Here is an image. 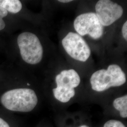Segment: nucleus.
Instances as JSON below:
<instances>
[{"instance_id": "1", "label": "nucleus", "mask_w": 127, "mask_h": 127, "mask_svg": "<svg viewBox=\"0 0 127 127\" xmlns=\"http://www.w3.org/2000/svg\"><path fill=\"white\" fill-rule=\"evenodd\" d=\"M1 104L6 109L19 112H29L38 103L35 91L28 88L10 90L4 93L0 97Z\"/></svg>"}, {"instance_id": "2", "label": "nucleus", "mask_w": 127, "mask_h": 127, "mask_svg": "<svg viewBox=\"0 0 127 127\" xmlns=\"http://www.w3.org/2000/svg\"><path fill=\"white\" fill-rule=\"evenodd\" d=\"M126 75L117 64H111L106 69L97 70L90 78L91 88L97 92H103L111 87L122 86L126 82Z\"/></svg>"}, {"instance_id": "3", "label": "nucleus", "mask_w": 127, "mask_h": 127, "mask_svg": "<svg viewBox=\"0 0 127 127\" xmlns=\"http://www.w3.org/2000/svg\"><path fill=\"white\" fill-rule=\"evenodd\" d=\"M17 44L20 56L26 63L35 65L41 62L43 49L36 34L32 32H22L18 35Z\"/></svg>"}, {"instance_id": "4", "label": "nucleus", "mask_w": 127, "mask_h": 127, "mask_svg": "<svg viewBox=\"0 0 127 127\" xmlns=\"http://www.w3.org/2000/svg\"><path fill=\"white\" fill-rule=\"evenodd\" d=\"M57 87L53 89L55 98L62 103H67L75 94L74 88L79 85L81 78L73 69L64 70L56 75Z\"/></svg>"}, {"instance_id": "5", "label": "nucleus", "mask_w": 127, "mask_h": 127, "mask_svg": "<svg viewBox=\"0 0 127 127\" xmlns=\"http://www.w3.org/2000/svg\"><path fill=\"white\" fill-rule=\"evenodd\" d=\"M73 27L77 33L82 37L89 35L93 39L98 40L104 34V27L93 12L78 16L74 20Z\"/></svg>"}, {"instance_id": "6", "label": "nucleus", "mask_w": 127, "mask_h": 127, "mask_svg": "<svg viewBox=\"0 0 127 127\" xmlns=\"http://www.w3.org/2000/svg\"><path fill=\"white\" fill-rule=\"evenodd\" d=\"M62 45L66 53L73 59L85 62L91 55V50L86 41L77 33L69 32L62 40Z\"/></svg>"}, {"instance_id": "7", "label": "nucleus", "mask_w": 127, "mask_h": 127, "mask_svg": "<svg viewBox=\"0 0 127 127\" xmlns=\"http://www.w3.org/2000/svg\"><path fill=\"white\" fill-rule=\"evenodd\" d=\"M95 14L104 27L112 25L120 18L123 13L121 5L110 0H99L95 5Z\"/></svg>"}, {"instance_id": "8", "label": "nucleus", "mask_w": 127, "mask_h": 127, "mask_svg": "<svg viewBox=\"0 0 127 127\" xmlns=\"http://www.w3.org/2000/svg\"><path fill=\"white\" fill-rule=\"evenodd\" d=\"M0 7L8 12L16 14L21 10L23 6L19 0H0Z\"/></svg>"}, {"instance_id": "9", "label": "nucleus", "mask_w": 127, "mask_h": 127, "mask_svg": "<svg viewBox=\"0 0 127 127\" xmlns=\"http://www.w3.org/2000/svg\"><path fill=\"white\" fill-rule=\"evenodd\" d=\"M114 107L120 112L122 117H127V95H125L114 99L113 102Z\"/></svg>"}, {"instance_id": "10", "label": "nucleus", "mask_w": 127, "mask_h": 127, "mask_svg": "<svg viewBox=\"0 0 127 127\" xmlns=\"http://www.w3.org/2000/svg\"><path fill=\"white\" fill-rule=\"evenodd\" d=\"M103 127H126L120 121L115 120H111L105 123Z\"/></svg>"}, {"instance_id": "11", "label": "nucleus", "mask_w": 127, "mask_h": 127, "mask_svg": "<svg viewBox=\"0 0 127 127\" xmlns=\"http://www.w3.org/2000/svg\"><path fill=\"white\" fill-rule=\"evenodd\" d=\"M8 14V12L3 8L0 7V31L3 30L6 26V24L3 18Z\"/></svg>"}, {"instance_id": "12", "label": "nucleus", "mask_w": 127, "mask_h": 127, "mask_svg": "<svg viewBox=\"0 0 127 127\" xmlns=\"http://www.w3.org/2000/svg\"><path fill=\"white\" fill-rule=\"evenodd\" d=\"M122 32L123 34V37L124 39V40L127 41V21L125 22V23L123 24L122 28Z\"/></svg>"}, {"instance_id": "13", "label": "nucleus", "mask_w": 127, "mask_h": 127, "mask_svg": "<svg viewBox=\"0 0 127 127\" xmlns=\"http://www.w3.org/2000/svg\"><path fill=\"white\" fill-rule=\"evenodd\" d=\"M0 127H10L9 124L2 118H0Z\"/></svg>"}, {"instance_id": "14", "label": "nucleus", "mask_w": 127, "mask_h": 127, "mask_svg": "<svg viewBox=\"0 0 127 127\" xmlns=\"http://www.w3.org/2000/svg\"><path fill=\"white\" fill-rule=\"evenodd\" d=\"M58 1L61 3H69L73 1V0H58Z\"/></svg>"}, {"instance_id": "15", "label": "nucleus", "mask_w": 127, "mask_h": 127, "mask_svg": "<svg viewBox=\"0 0 127 127\" xmlns=\"http://www.w3.org/2000/svg\"><path fill=\"white\" fill-rule=\"evenodd\" d=\"M79 127H89V126H87V125H82V126H80Z\"/></svg>"}]
</instances>
